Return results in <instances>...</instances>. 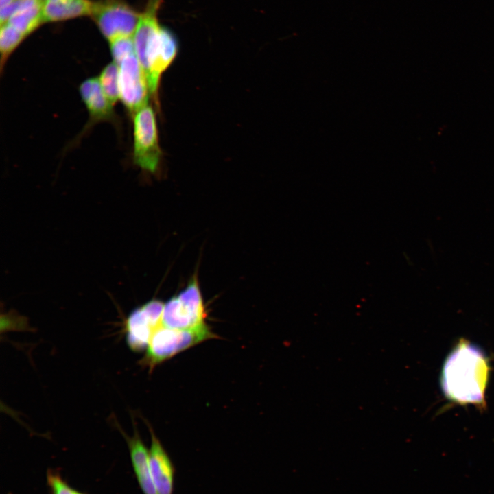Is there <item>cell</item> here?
I'll use <instances>...</instances> for the list:
<instances>
[{"mask_svg":"<svg viewBox=\"0 0 494 494\" xmlns=\"http://www.w3.org/2000/svg\"><path fill=\"white\" fill-rule=\"evenodd\" d=\"M47 482L52 494H84L70 486L59 473L51 469L47 473Z\"/></svg>","mask_w":494,"mask_h":494,"instance_id":"obj_18","label":"cell"},{"mask_svg":"<svg viewBox=\"0 0 494 494\" xmlns=\"http://www.w3.org/2000/svg\"><path fill=\"white\" fill-rule=\"evenodd\" d=\"M121 433L126 440L132 468L143 493L158 494L150 470L149 450L141 439L136 427L132 436L124 432Z\"/></svg>","mask_w":494,"mask_h":494,"instance_id":"obj_10","label":"cell"},{"mask_svg":"<svg viewBox=\"0 0 494 494\" xmlns=\"http://www.w3.org/2000/svg\"><path fill=\"white\" fill-rule=\"evenodd\" d=\"M489 375V360L483 351L460 340L443 364L442 390L447 398L459 404L482 406Z\"/></svg>","mask_w":494,"mask_h":494,"instance_id":"obj_1","label":"cell"},{"mask_svg":"<svg viewBox=\"0 0 494 494\" xmlns=\"http://www.w3.org/2000/svg\"><path fill=\"white\" fill-rule=\"evenodd\" d=\"M164 304L151 300L133 310L126 322V342L134 352L145 351L154 330L162 324Z\"/></svg>","mask_w":494,"mask_h":494,"instance_id":"obj_8","label":"cell"},{"mask_svg":"<svg viewBox=\"0 0 494 494\" xmlns=\"http://www.w3.org/2000/svg\"><path fill=\"white\" fill-rule=\"evenodd\" d=\"M198 280L193 277L178 294L165 304L162 324L179 330H198L208 327Z\"/></svg>","mask_w":494,"mask_h":494,"instance_id":"obj_3","label":"cell"},{"mask_svg":"<svg viewBox=\"0 0 494 494\" xmlns=\"http://www.w3.org/2000/svg\"><path fill=\"white\" fill-rule=\"evenodd\" d=\"M161 156L156 117L152 107L146 105L134 115L133 160L143 170L154 173Z\"/></svg>","mask_w":494,"mask_h":494,"instance_id":"obj_5","label":"cell"},{"mask_svg":"<svg viewBox=\"0 0 494 494\" xmlns=\"http://www.w3.org/2000/svg\"><path fill=\"white\" fill-rule=\"evenodd\" d=\"M25 37L8 23L1 25L0 51L1 70L8 58Z\"/></svg>","mask_w":494,"mask_h":494,"instance_id":"obj_15","label":"cell"},{"mask_svg":"<svg viewBox=\"0 0 494 494\" xmlns=\"http://www.w3.org/2000/svg\"><path fill=\"white\" fill-rule=\"evenodd\" d=\"M43 5V3L14 14L6 23L26 36L44 22Z\"/></svg>","mask_w":494,"mask_h":494,"instance_id":"obj_13","label":"cell"},{"mask_svg":"<svg viewBox=\"0 0 494 494\" xmlns=\"http://www.w3.org/2000/svg\"><path fill=\"white\" fill-rule=\"evenodd\" d=\"M43 3V0H14L8 5L1 8V25L6 23L14 14Z\"/></svg>","mask_w":494,"mask_h":494,"instance_id":"obj_17","label":"cell"},{"mask_svg":"<svg viewBox=\"0 0 494 494\" xmlns=\"http://www.w3.org/2000/svg\"><path fill=\"white\" fill-rule=\"evenodd\" d=\"M14 0H0L1 8L8 5L12 3Z\"/></svg>","mask_w":494,"mask_h":494,"instance_id":"obj_19","label":"cell"},{"mask_svg":"<svg viewBox=\"0 0 494 494\" xmlns=\"http://www.w3.org/2000/svg\"><path fill=\"white\" fill-rule=\"evenodd\" d=\"M110 43L114 62L117 64L128 56L136 53L133 36L119 37Z\"/></svg>","mask_w":494,"mask_h":494,"instance_id":"obj_16","label":"cell"},{"mask_svg":"<svg viewBox=\"0 0 494 494\" xmlns=\"http://www.w3.org/2000/svg\"><path fill=\"white\" fill-rule=\"evenodd\" d=\"M98 79L106 97L114 106L120 99L118 64L113 62L106 65Z\"/></svg>","mask_w":494,"mask_h":494,"instance_id":"obj_14","label":"cell"},{"mask_svg":"<svg viewBox=\"0 0 494 494\" xmlns=\"http://www.w3.org/2000/svg\"><path fill=\"white\" fill-rule=\"evenodd\" d=\"M149 430L151 436L150 467L157 492L158 494H174V465L152 427H149Z\"/></svg>","mask_w":494,"mask_h":494,"instance_id":"obj_9","label":"cell"},{"mask_svg":"<svg viewBox=\"0 0 494 494\" xmlns=\"http://www.w3.org/2000/svg\"><path fill=\"white\" fill-rule=\"evenodd\" d=\"M213 338L215 335L209 327L198 330H179L162 324L152 332L141 363L153 368L177 353Z\"/></svg>","mask_w":494,"mask_h":494,"instance_id":"obj_2","label":"cell"},{"mask_svg":"<svg viewBox=\"0 0 494 494\" xmlns=\"http://www.w3.org/2000/svg\"><path fill=\"white\" fill-rule=\"evenodd\" d=\"M93 3L88 0H55L43 3L44 22L57 21L83 15H91Z\"/></svg>","mask_w":494,"mask_h":494,"instance_id":"obj_12","label":"cell"},{"mask_svg":"<svg viewBox=\"0 0 494 494\" xmlns=\"http://www.w3.org/2000/svg\"><path fill=\"white\" fill-rule=\"evenodd\" d=\"M118 66L120 99L134 115L148 104L150 93L146 76L136 53L124 58Z\"/></svg>","mask_w":494,"mask_h":494,"instance_id":"obj_7","label":"cell"},{"mask_svg":"<svg viewBox=\"0 0 494 494\" xmlns=\"http://www.w3.org/2000/svg\"><path fill=\"white\" fill-rule=\"evenodd\" d=\"M48 1H55V0H43V3Z\"/></svg>","mask_w":494,"mask_h":494,"instance_id":"obj_20","label":"cell"},{"mask_svg":"<svg viewBox=\"0 0 494 494\" xmlns=\"http://www.w3.org/2000/svg\"><path fill=\"white\" fill-rule=\"evenodd\" d=\"M80 93L89 113V126L99 121L115 120L113 106L106 97L98 78L84 80L80 86Z\"/></svg>","mask_w":494,"mask_h":494,"instance_id":"obj_11","label":"cell"},{"mask_svg":"<svg viewBox=\"0 0 494 494\" xmlns=\"http://www.w3.org/2000/svg\"><path fill=\"white\" fill-rule=\"evenodd\" d=\"M163 0H149L134 34L135 51L146 79L156 71L161 57V27L157 13Z\"/></svg>","mask_w":494,"mask_h":494,"instance_id":"obj_4","label":"cell"},{"mask_svg":"<svg viewBox=\"0 0 494 494\" xmlns=\"http://www.w3.org/2000/svg\"><path fill=\"white\" fill-rule=\"evenodd\" d=\"M91 15L109 41L123 36H133L141 14L119 0L93 3Z\"/></svg>","mask_w":494,"mask_h":494,"instance_id":"obj_6","label":"cell"}]
</instances>
